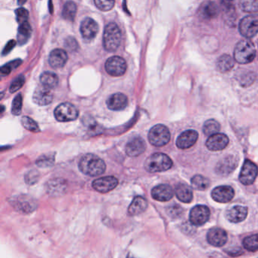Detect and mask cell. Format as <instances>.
<instances>
[{"mask_svg":"<svg viewBox=\"0 0 258 258\" xmlns=\"http://www.w3.org/2000/svg\"><path fill=\"white\" fill-rule=\"evenodd\" d=\"M79 169L82 173L87 176L97 177L105 171L106 165L104 161L97 155L87 154L80 159Z\"/></svg>","mask_w":258,"mask_h":258,"instance_id":"6da1fadb","label":"cell"},{"mask_svg":"<svg viewBox=\"0 0 258 258\" xmlns=\"http://www.w3.org/2000/svg\"><path fill=\"white\" fill-rule=\"evenodd\" d=\"M173 162L170 157L163 153H155L148 157L145 162V170L149 173L164 172L171 168Z\"/></svg>","mask_w":258,"mask_h":258,"instance_id":"7a4b0ae2","label":"cell"},{"mask_svg":"<svg viewBox=\"0 0 258 258\" xmlns=\"http://www.w3.org/2000/svg\"><path fill=\"white\" fill-rule=\"evenodd\" d=\"M256 56V48L249 40H242L238 42L234 51V58L240 64L252 62Z\"/></svg>","mask_w":258,"mask_h":258,"instance_id":"3957f363","label":"cell"},{"mask_svg":"<svg viewBox=\"0 0 258 258\" xmlns=\"http://www.w3.org/2000/svg\"><path fill=\"white\" fill-rule=\"evenodd\" d=\"M121 32L115 23L107 25L103 34V45L108 52H115L120 47Z\"/></svg>","mask_w":258,"mask_h":258,"instance_id":"277c9868","label":"cell"},{"mask_svg":"<svg viewBox=\"0 0 258 258\" xmlns=\"http://www.w3.org/2000/svg\"><path fill=\"white\" fill-rule=\"evenodd\" d=\"M148 140L154 146L162 147L168 143L170 140V133L164 125H155L148 133Z\"/></svg>","mask_w":258,"mask_h":258,"instance_id":"5b68a950","label":"cell"},{"mask_svg":"<svg viewBox=\"0 0 258 258\" xmlns=\"http://www.w3.org/2000/svg\"><path fill=\"white\" fill-rule=\"evenodd\" d=\"M54 115L58 121L69 122L76 120L78 117L79 112L74 105L69 102H65L55 108Z\"/></svg>","mask_w":258,"mask_h":258,"instance_id":"8992f818","label":"cell"},{"mask_svg":"<svg viewBox=\"0 0 258 258\" xmlns=\"http://www.w3.org/2000/svg\"><path fill=\"white\" fill-rule=\"evenodd\" d=\"M239 32L246 38H252L258 33V15H248L240 22Z\"/></svg>","mask_w":258,"mask_h":258,"instance_id":"52a82bcc","label":"cell"},{"mask_svg":"<svg viewBox=\"0 0 258 258\" xmlns=\"http://www.w3.org/2000/svg\"><path fill=\"white\" fill-rule=\"evenodd\" d=\"M127 68V63L121 57H111L105 63V70L107 73L113 77H120L124 74Z\"/></svg>","mask_w":258,"mask_h":258,"instance_id":"ba28073f","label":"cell"},{"mask_svg":"<svg viewBox=\"0 0 258 258\" xmlns=\"http://www.w3.org/2000/svg\"><path fill=\"white\" fill-rule=\"evenodd\" d=\"M258 175V166L252 161L245 160L240 173V182L245 186L252 185L256 180Z\"/></svg>","mask_w":258,"mask_h":258,"instance_id":"9c48e42d","label":"cell"},{"mask_svg":"<svg viewBox=\"0 0 258 258\" xmlns=\"http://www.w3.org/2000/svg\"><path fill=\"white\" fill-rule=\"evenodd\" d=\"M210 209L205 205H197L190 211L189 220L195 226H202L210 218Z\"/></svg>","mask_w":258,"mask_h":258,"instance_id":"30bf717a","label":"cell"},{"mask_svg":"<svg viewBox=\"0 0 258 258\" xmlns=\"http://www.w3.org/2000/svg\"><path fill=\"white\" fill-rule=\"evenodd\" d=\"M118 185V180L115 177H104L102 178L97 179L93 182V187L97 191L101 193H106L116 188Z\"/></svg>","mask_w":258,"mask_h":258,"instance_id":"8fae6325","label":"cell"},{"mask_svg":"<svg viewBox=\"0 0 258 258\" xmlns=\"http://www.w3.org/2000/svg\"><path fill=\"white\" fill-rule=\"evenodd\" d=\"M235 195L234 189L230 186H220L212 191L211 196L214 201L219 203L230 202Z\"/></svg>","mask_w":258,"mask_h":258,"instance_id":"7c38bea8","label":"cell"},{"mask_svg":"<svg viewBox=\"0 0 258 258\" xmlns=\"http://www.w3.org/2000/svg\"><path fill=\"white\" fill-rule=\"evenodd\" d=\"M33 102L40 106L49 105L53 100V94L51 89L47 88L44 85L40 86L33 93Z\"/></svg>","mask_w":258,"mask_h":258,"instance_id":"4fadbf2b","label":"cell"},{"mask_svg":"<svg viewBox=\"0 0 258 258\" xmlns=\"http://www.w3.org/2000/svg\"><path fill=\"white\" fill-rule=\"evenodd\" d=\"M238 158L233 155L225 157L216 166V172L222 176L230 174L238 166Z\"/></svg>","mask_w":258,"mask_h":258,"instance_id":"5bb4252c","label":"cell"},{"mask_svg":"<svg viewBox=\"0 0 258 258\" xmlns=\"http://www.w3.org/2000/svg\"><path fill=\"white\" fill-rule=\"evenodd\" d=\"M208 243L214 247L223 246L228 239L227 232L223 229L212 228L207 235Z\"/></svg>","mask_w":258,"mask_h":258,"instance_id":"9a60e30c","label":"cell"},{"mask_svg":"<svg viewBox=\"0 0 258 258\" xmlns=\"http://www.w3.org/2000/svg\"><path fill=\"white\" fill-rule=\"evenodd\" d=\"M146 144L141 137H134L127 142L125 151L130 157H137L145 152Z\"/></svg>","mask_w":258,"mask_h":258,"instance_id":"2e32d148","label":"cell"},{"mask_svg":"<svg viewBox=\"0 0 258 258\" xmlns=\"http://www.w3.org/2000/svg\"><path fill=\"white\" fill-rule=\"evenodd\" d=\"M198 139V133L195 130H188L182 133L177 140V146L180 149H187L193 146Z\"/></svg>","mask_w":258,"mask_h":258,"instance_id":"e0dca14e","label":"cell"},{"mask_svg":"<svg viewBox=\"0 0 258 258\" xmlns=\"http://www.w3.org/2000/svg\"><path fill=\"white\" fill-rule=\"evenodd\" d=\"M229 138L223 133H216L211 136L206 141V147L211 151H220L228 145Z\"/></svg>","mask_w":258,"mask_h":258,"instance_id":"ac0fdd59","label":"cell"},{"mask_svg":"<svg viewBox=\"0 0 258 258\" xmlns=\"http://www.w3.org/2000/svg\"><path fill=\"white\" fill-rule=\"evenodd\" d=\"M174 195L173 188L166 184H161L154 187L152 190V196L158 202H168Z\"/></svg>","mask_w":258,"mask_h":258,"instance_id":"d6986e66","label":"cell"},{"mask_svg":"<svg viewBox=\"0 0 258 258\" xmlns=\"http://www.w3.org/2000/svg\"><path fill=\"white\" fill-rule=\"evenodd\" d=\"M98 31V25L95 20L87 18L80 24V33L83 38L92 40L95 38Z\"/></svg>","mask_w":258,"mask_h":258,"instance_id":"ffe728a7","label":"cell"},{"mask_svg":"<svg viewBox=\"0 0 258 258\" xmlns=\"http://www.w3.org/2000/svg\"><path fill=\"white\" fill-rule=\"evenodd\" d=\"M12 205H13L18 211H20L23 213H30L35 210L37 208L36 202L31 198L26 196V195H22V196L14 198Z\"/></svg>","mask_w":258,"mask_h":258,"instance_id":"44dd1931","label":"cell"},{"mask_svg":"<svg viewBox=\"0 0 258 258\" xmlns=\"http://www.w3.org/2000/svg\"><path fill=\"white\" fill-rule=\"evenodd\" d=\"M128 103L127 97L123 94H115L107 100V106L112 111H121L127 107Z\"/></svg>","mask_w":258,"mask_h":258,"instance_id":"7402d4cb","label":"cell"},{"mask_svg":"<svg viewBox=\"0 0 258 258\" xmlns=\"http://www.w3.org/2000/svg\"><path fill=\"white\" fill-rule=\"evenodd\" d=\"M69 57L65 50L56 48L52 50L48 57L49 65L54 69H60L66 64Z\"/></svg>","mask_w":258,"mask_h":258,"instance_id":"603a6c76","label":"cell"},{"mask_svg":"<svg viewBox=\"0 0 258 258\" xmlns=\"http://www.w3.org/2000/svg\"><path fill=\"white\" fill-rule=\"evenodd\" d=\"M247 215H248V208L246 207L237 205L230 208L227 211V218L232 223H240L245 220Z\"/></svg>","mask_w":258,"mask_h":258,"instance_id":"cb8c5ba5","label":"cell"},{"mask_svg":"<svg viewBox=\"0 0 258 258\" xmlns=\"http://www.w3.org/2000/svg\"><path fill=\"white\" fill-rule=\"evenodd\" d=\"M148 208V202L142 197L137 196L133 200L128 208V214L130 216H137L143 213Z\"/></svg>","mask_w":258,"mask_h":258,"instance_id":"d4e9b609","label":"cell"},{"mask_svg":"<svg viewBox=\"0 0 258 258\" xmlns=\"http://www.w3.org/2000/svg\"><path fill=\"white\" fill-rule=\"evenodd\" d=\"M175 192L180 202L190 203L192 201L193 192H192L191 187L187 184H184V183L178 184L175 188Z\"/></svg>","mask_w":258,"mask_h":258,"instance_id":"484cf974","label":"cell"},{"mask_svg":"<svg viewBox=\"0 0 258 258\" xmlns=\"http://www.w3.org/2000/svg\"><path fill=\"white\" fill-rule=\"evenodd\" d=\"M199 14L205 19H213L219 14V8L215 2H206L200 8Z\"/></svg>","mask_w":258,"mask_h":258,"instance_id":"4316f807","label":"cell"},{"mask_svg":"<svg viewBox=\"0 0 258 258\" xmlns=\"http://www.w3.org/2000/svg\"><path fill=\"white\" fill-rule=\"evenodd\" d=\"M40 83L42 85L52 90L55 88L58 84V77L55 73L47 71L42 73L40 76Z\"/></svg>","mask_w":258,"mask_h":258,"instance_id":"83f0119b","label":"cell"},{"mask_svg":"<svg viewBox=\"0 0 258 258\" xmlns=\"http://www.w3.org/2000/svg\"><path fill=\"white\" fill-rule=\"evenodd\" d=\"M234 65H235L234 59L229 55H222L216 62L217 69L220 71L223 72V73L231 70Z\"/></svg>","mask_w":258,"mask_h":258,"instance_id":"f1b7e54d","label":"cell"},{"mask_svg":"<svg viewBox=\"0 0 258 258\" xmlns=\"http://www.w3.org/2000/svg\"><path fill=\"white\" fill-rule=\"evenodd\" d=\"M191 183L195 189L204 191L210 187L211 182L209 179L202 175H195L191 178Z\"/></svg>","mask_w":258,"mask_h":258,"instance_id":"f546056e","label":"cell"},{"mask_svg":"<svg viewBox=\"0 0 258 258\" xmlns=\"http://www.w3.org/2000/svg\"><path fill=\"white\" fill-rule=\"evenodd\" d=\"M32 28L30 23L27 22L20 23L19 28V34H18V40L21 44H24L28 40L31 35Z\"/></svg>","mask_w":258,"mask_h":258,"instance_id":"4dcf8cb0","label":"cell"},{"mask_svg":"<svg viewBox=\"0 0 258 258\" xmlns=\"http://www.w3.org/2000/svg\"><path fill=\"white\" fill-rule=\"evenodd\" d=\"M77 14V5L73 2L69 1L64 5L62 17L68 21L73 22Z\"/></svg>","mask_w":258,"mask_h":258,"instance_id":"1f68e13d","label":"cell"},{"mask_svg":"<svg viewBox=\"0 0 258 258\" xmlns=\"http://www.w3.org/2000/svg\"><path fill=\"white\" fill-rule=\"evenodd\" d=\"M220 123L213 119L208 120L204 124L203 131L205 135L211 137V136L216 134L220 131Z\"/></svg>","mask_w":258,"mask_h":258,"instance_id":"d6a6232c","label":"cell"},{"mask_svg":"<svg viewBox=\"0 0 258 258\" xmlns=\"http://www.w3.org/2000/svg\"><path fill=\"white\" fill-rule=\"evenodd\" d=\"M238 5L244 12L251 13L258 12V0H239Z\"/></svg>","mask_w":258,"mask_h":258,"instance_id":"836d02e7","label":"cell"},{"mask_svg":"<svg viewBox=\"0 0 258 258\" xmlns=\"http://www.w3.org/2000/svg\"><path fill=\"white\" fill-rule=\"evenodd\" d=\"M47 188L48 192L55 195L56 193H60V191H63L65 188V185L63 184V181L60 179H56V180H52V181L48 183Z\"/></svg>","mask_w":258,"mask_h":258,"instance_id":"e575fe53","label":"cell"},{"mask_svg":"<svg viewBox=\"0 0 258 258\" xmlns=\"http://www.w3.org/2000/svg\"><path fill=\"white\" fill-rule=\"evenodd\" d=\"M243 245L245 249L249 252L258 251V234L249 235L243 240Z\"/></svg>","mask_w":258,"mask_h":258,"instance_id":"d590c367","label":"cell"},{"mask_svg":"<svg viewBox=\"0 0 258 258\" xmlns=\"http://www.w3.org/2000/svg\"><path fill=\"white\" fill-rule=\"evenodd\" d=\"M22 123L23 127L29 131L34 132V133L40 131L38 124L29 117H23L22 118Z\"/></svg>","mask_w":258,"mask_h":258,"instance_id":"8d00e7d4","label":"cell"},{"mask_svg":"<svg viewBox=\"0 0 258 258\" xmlns=\"http://www.w3.org/2000/svg\"><path fill=\"white\" fill-rule=\"evenodd\" d=\"M55 162V155H44L37 159V164L41 167H48L53 165Z\"/></svg>","mask_w":258,"mask_h":258,"instance_id":"74e56055","label":"cell"},{"mask_svg":"<svg viewBox=\"0 0 258 258\" xmlns=\"http://www.w3.org/2000/svg\"><path fill=\"white\" fill-rule=\"evenodd\" d=\"M95 5L99 10L108 12L115 6V0H94Z\"/></svg>","mask_w":258,"mask_h":258,"instance_id":"f35d334b","label":"cell"},{"mask_svg":"<svg viewBox=\"0 0 258 258\" xmlns=\"http://www.w3.org/2000/svg\"><path fill=\"white\" fill-rule=\"evenodd\" d=\"M84 124L87 125L89 132H90L91 136L98 135L102 132L101 131L102 128L98 124V123H96L94 120V118H89L88 120H86V121L84 122Z\"/></svg>","mask_w":258,"mask_h":258,"instance_id":"ab89813d","label":"cell"},{"mask_svg":"<svg viewBox=\"0 0 258 258\" xmlns=\"http://www.w3.org/2000/svg\"><path fill=\"white\" fill-rule=\"evenodd\" d=\"M22 103H23L22 95L21 94H19V95L15 96L13 102H12V113L14 115H19L22 113Z\"/></svg>","mask_w":258,"mask_h":258,"instance_id":"60d3db41","label":"cell"},{"mask_svg":"<svg viewBox=\"0 0 258 258\" xmlns=\"http://www.w3.org/2000/svg\"><path fill=\"white\" fill-rule=\"evenodd\" d=\"M25 83V78L23 76H20V77H17L12 83H11L10 87H9V91L12 94H14L15 92L20 90Z\"/></svg>","mask_w":258,"mask_h":258,"instance_id":"b9f144b4","label":"cell"},{"mask_svg":"<svg viewBox=\"0 0 258 258\" xmlns=\"http://www.w3.org/2000/svg\"><path fill=\"white\" fill-rule=\"evenodd\" d=\"M15 15H16L17 21L20 23H23V22H27L28 19L29 12L27 9L23 8H19L15 11Z\"/></svg>","mask_w":258,"mask_h":258,"instance_id":"7bdbcfd3","label":"cell"},{"mask_svg":"<svg viewBox=\"0 0 258 258\" xmlns=\"http://www.w3.org/2000/svg\"><path fill=\"white\" fill-rule=\"evenodd\" d=\"M65 47L70 52H73V51H76L78 48V44H77V40H75L73 37H70L65 40Z\"/></svg>","mask_w":258,"mask_h":258,"instance_id":"ee69618b","label":"cell"},{"mask_svg":"<svg viewBox=\"0 0 258 258\" xmlns=\"http://www.w3.org/2000/svg\"><path fill=\"white\" fill-rule=\"evenodd\" d=\"M166 211L171 217L175 218V217H179L182 214L183 208L179 205H173V206L169 207Z\"/></svg>","mask_w":258,"mask_h":258,"instance_id":"f6af8a7d","label":"cell"},{"mask_svg":"<svg viewBox=\"0 0 258 258\" xmlns=\"http://www.w3.org/2000/svg\"><path fill=\"white\" fill-rule=\"evenodd\" d=\"M39 178V173L35 170H32V171L29 172L26 177H25V180H26V183L27 184H34V183H37V180Z\"/></svg>","mask_w":258,"mask_h":258,"instance_id":"bcb514c9","label":"cell"},{"mask_svg":"<svg viewBox=\"0 0 258 258\" xmlns=\"http://www.w3.org/2000/svg\"><path fill=\"white\" fill-rule=\"evenodd\" d=\"M15 44H16V42H15V40H11V41L8 42V44H7L6 47L4 48L2 54H3V55L8 54V52H10L11 50L15 47Z\"/></svg>","mask_w":258,"mask_h":258,"instance_id":"7dc6e473","label":"cell"},{"mask_svg":"<svg viewBox=\"0 0 258 258\" xmlns=\"http://www.w3.org/2000/svg\"><path fill=\"white\" fill-rule=\"evenodd\" d=\"M13 70L12 65L10 63H8V65H4L1 69V73L2 75H8V73H10V72Z\"/></svg>","mask_w":258,"mask_h":258,"instance_id":"c3c4849f","label":"cell"},{"mask_svg":"<svg viewBox=\"0 0 258 258\" xmlns=\"http://www.w3.org/2000/svg\"><path fill=\"white\" fill-rule=\"evenodd\" d=\"M234 0H220L222 5L224 7V8H230V7L234 6L233 5V2Z\"/></svg>","mask_w":258,"mask_h":258,"instance_id":"681fc988","label":"cell"},{"mask_svg":"<svg viewBox=\"0 0 258 258\" xmlns=\"http://www.w3.org/2000/svg\"><path fill=\"white\" fill-rule=\"evenodd\" d=\"M19 1V5H23L25 2H27V0H18Z\"/></svg>","mask_w":258,"mask_h":258,"instance_id":"f907efd6","label":"cell"}]
</instances>
